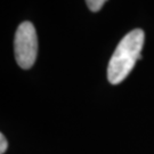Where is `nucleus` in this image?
I'll use <instances>...</instances> for the list:
<instances>
[{
    "label": "nucleus",
    "instance_id": "nucleus-1",
    "mask_svg": "<svg viewBox=\"0 0 154 154\" xmlns=\"http://www.w3.org/2000/svg\"><path fill=\"white\" fill-rule=\"evenodd\" d=\"M145 34L140 29L127 33L116 46L107 66V79L112 85H118L131 72L138 60L142 58Z\"/></svg>",
    "mask_w": 154,
    "mask_h": 154
},
{
    "label": "nucleus",
    "instance_id": "nucleus-2",
    "mask_svg": "<svg viewBox=\"0 0 154 154\" xmlns=\"http://www.w3.org/2000/svg\"><path fill=\"white\" fill-rule=\"evenodd\" d=\"M14 51L20 67L23 70L32 67L38 55V38L31 22H23L18 25L14 40Z\"/></svg>",
    "mask_w": 154,
    "mask_h": 154
},
{
    "label": "nucleus",
    "instance_id": "nucleus-3",
    "mask_svg": "<svg viewBox=\"0 0 154 154\" xmlns=\"http://www.w3.org/2000/svg\"><path fill=\"white\" fill-rule=\"evenodd\" d=\"M107 0H86V4L91 11H98Z\"/></svg>",
    "mask_w": 154,
    "mask_h": 154
},
{
    "label": "nucleus",
    "instance_id": "nucleus-4",
    "mask_svg": "<svg viewBox=\"0 0 154 154\" xmlns=\"http://www.w3.org/2000/svg\"><path fill=\"white\" fill-rule=\"evenodd\" d=\"M8 147V142L6 139L4 134H0V154H4L7 151Z\"/></svg>",
    "mask_w": 154,
    "mask_h": 154
}]
</instances>
